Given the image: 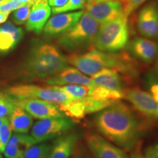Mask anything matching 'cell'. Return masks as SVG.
Listing matches in <instances>:
<instances>
[{
  "label": "cell",
  "mask_w": 158,
  "mask_h": 158,
  "mask_svg": "<svg viewBox=\"0 0 158 158\" xmlns=\"http://www.w3.org/2000/svg\"><path fill=\"white\" fill-rule=\"evenodd\" d=\"M147 158H158V142L148 147L144 152Z\"/></svg>",
  "instance_id": "d6a6232c"
},
{
  "label": "cell",
  "mask_w": 158,
  "mask_h": 158,
  "mask_svg": "<svg viewBox=\"0 0 158 158\" xmlns=\"http://www.w3.org/2000/svg\"><path fill=\"white\" fill-rule=\"evenodd\" d=\"M51 13L48 0H36L31 5L29 18L25 23L27 31L40 34Z\"/></svg>",
  "instance_id": "5bb4252c"
},
{
  "label": "cell",
  "mask_w": 158,
  "mask_h": 158,
  "mask_svg": "<svg viewBox=\"0 0 158 158\" xmlns=\"http://www.w3.org/2000/svg\"><path fill=\"white\" fill-rule=\"evenodd\" d=\"M19 0H2L0 1V11L10 12L15 10L24 5Z\"/></svg>",
  "instance_id": "4dcf8cb0"
},
{
  "label": "cell",
  "mask_w": 158,
  "mask_h": 158,
  "mask_svg": "<svg viewBox=\"0 0 158 158\" xmlns=\"http://www.w3.org/2000/svg\"><path fill=\"white\" fill-rule=\"evenodd\" d=\"M123 8L124 5L122 2L109 1L86 5L85 13L102 24L124 15Z\"/></svg>",
  "instance_id": "4fadbf2b"
},
{
  "label": "cell",
  "mask_w": 158,
  "mask_h": 158,
  "mask_svg": "<svg viewBox=\"0 0 158 158\" xmlns=\"http://www.w3.org/2000/svg\"><path fill=\"white\" fill-rule=\"evenodd\" d=\"M87 4V0H68L64 5L60 7H52L51 12L53 14H57L61 13L76 11L84 8Z\"/></svg>",
  "instance_id": "83f0119b"
},
{
  "label": "cell",
  "mask_w": 158,
  "mask_h": 158,
  "mask_svg": "<svg viewBox=\"0 0 158 158\" xmlns=\"http://www.w3.org/2000/svg\"><path fill=\"white\" fill-rule=\"evenodd\" d=\"M62 111L71 119H82L86 115L82 99H71L59 104Z\"/></svg>",
  "instance_id": "7402d4cb"
},
{
  "label": "cell",
  "mask_w": 158,
  "mask_h": 158,
  "mask_svg": "<svg viewBox=\"0 0 158 158\" xmlns=\"http://www.w3.org/2000/svg\"><path fill=\"white\" fill-rule=\"evenodd\" d=\"M9 118L11 130L16 133L27 134L32 127L33 117L19 106H16Z\"/></svg>",
  "instance_id": "44dd1931"
},
{
  "label": "cell",
  "mask_w": 158,
  "mask_h": 158,
  "mask_svg": "<svg viewBox=\"0 0 158 158\" xmlns=\"http://www.w3.org/2000/svg\"><path fill=\"white\" fill-rule=\"evenodd\" d=\"M6 119V118H0V126H1V124L3 123L4 121Z\"/></svg>",
  "instance_id": "b9f144b4"
},
{
  "label": "cell",
  "mask_w": 158,
  "mask_h": 158,
  "mask_svg": "<svg viewBox=\"0 0 158 158\" xmlns=\"http://www.w3.org/2000/svg\"><path fill=\"white\" fill-rule=\"evenodd\" d=\"M100 24L84 12L79 21L70 29L59 35L58 43L73 54L94 45Z\"/></svg>",
  "instance_id": "277c9868"
},
{
  "label": "cell",
  "mask_w": 158,
  "mask_h": 158,
  "mask_svg": "<svg viewBox=\"0 0 158 158\" xmlns=\"http://www.w3.org/2000/svg\"><path fill=\"white\" fill-rule=\"evenodd\" d=\"M137 27L143 37L158 40V3L150 2L140 10L137 19Z\"/></svg>",
  "instance_id": "30bf717a"
},
{
  "label": "cell",
  "mask_w": 158,
  "mask_h": 158,
  "mask_svg": "<svg viewBox=\"0 0 158 158\" xmlns=\"http://www.w3.org/2000/svg\"><path fill=\"white\" fill-rule=\"evenodd\" d=\"M84 11L67 12L54 14L45 23L43 31L45 36L56 37L64 34L78 22Z\"/></svg>",
  "instance_id": "7c38bea8"
},
{
  "label": "cell",
  "mask_w": 158,
  "mask_h": 158,
  "mask_svg": "<svg viewBox=\"0 0 158 158\" xmlns=\"http://www.w3.org/2000/svg\"><path fill=\"white\" fill-rule=\"evenodd\" d=\"M132 152H132L130 158H147L146 156L144 155V154H142L139 147H137V146H136V147Z\"/></svg>",
  "instance_id": "8d00e7d4"
},
{
  "label": "cell",
  "mask_w": 158,
  "mask_h": 158,
  "mask_svg": "<svg viewBox=\"0 0 158 158\" xmlns=\"http://www.w3.org/2000/svg\"><path fill=\"white\" fill-rule=\"evenodd\" d=\"M23 36V29L11 22L0 27V53H7L15 48Z\"/></svg>",
  "instance_id": "d6986e66"
},
{
  "label": "cell",
  "mask_w": 158,
  "mask_h": 158,
  "mask_svg": "<svg viewBox=\"0 0 158 158\" xmlns=\"http://www.w3.org/2000/svg\"><path fill=\"white\" fill-rule=\"evenodd\" d=\"M66 58L68 64L89 77L106 68L131 76L137 73L130 56L124 53L105 52L94 48L84 54H73Z\"/></svg>",
  "instance_id": "3957f363"
},
{
  "label": "cell",
  "mask_w": 158,
  "mask_h": 158,
  "mask_svg": "<svg viewBox=\"0 0 158 158\" xmlns=\"http://www.w3.org/2000/svg\"><path fill=\"white\" fill-rule=\"evenodd\" d=\"M51 147L47 143L35 144L25 152L23 158H49Z\"/></svg>",
  "instance_id": "484cf974"
},
{
  "label": "cell",
  "mask_w": 158,
  "mask_h": 158,
  "mask_svg": "<svg viewBox=\"0 0 158 158\" xmlns=\"http://www.w3.org/2000/svg\"><path fill=\"white\" fill-rule=\"evenodd\" d=\"M44 82L49 86H59L70 84L83 85L86 86H92L94 85L91 78L82 73L78 69L73 66H68L54 76L45 79Z\"/></svg>",
  "instance_id": "9a60e30c"
},
{
  "label": "cell",
  "mask_w": 158,
  "mask_h": 158,
  "mask_svg": "<svg viewBox=\"0 0 158 158\" xmlns=\"http://www.w3.org/2000/svg\"><path fill=\"white\" fill-rule=\"evenodd\" d=\"M74 126L73 120L67 116L41 118L31 127V136L41 143L68 133Z\"/></svg>",
  "instance_id": "52a82bcc"
},
{
  "label": "cell",
  "mask_w": 158,
  "mask_h": 158,
  "mask_svg": "<svg viewBox=\"0 0 158 158\" xmlns=\"http://www.w3.org/2000/svg\"><path fill=\"white\" fill-rule=\"evenodd\" d=\"M94 123L102 137L124 151H133L138 145L141 124L133 110L121 101L98 112Z\"/></svg>",
  "instance_id": "6da1fadb"
},
{
  "label": "cell",
  "mask_w": 158,
  "mask_h": 158,
  "mask_svg": "<svg viewBox=\"0 0 158 158\" xmlns=\"http://www.w3.org/2000/svg\"><path fill=\"white\" fill-rule=\"evenodd\" d=\"M0 158H3L2 155V154H1V152H0Z\"/></svg>",
  "instance_id": "7bdbcfd3"
},
{
  "label": "cell",
  "mask_w": 158,
  "mask_h": 158,
  "mask_svg": "<svg viewBox=\"0 0 158 158\" xmlns=\"http://www.w3.org/2000/svg\"><path fill=\"white\" fill-rule=\"evenodd\" d=\"M10 12H2L0 11V24L5 23L7 21V18L10 15Z\"/></svg>",
  "instance_id": "74e56055"
},
{
  "label": "cell",
  "mask_w": 158,
  "mask_h": 158,
  "mask_svg": "<svg viewBox=\"0 0 158 158\" xmlns=\"http://www.w3.org/2000/svg\"><path fill=\"white\" fill-rule=\"evenodd\" d=\"M0 1H2V0H0Z\"/></svg>",
  "instance_id": "ee69618b"
},
{
  "label": "cell",
  "mask_w": 158,
  "mask_h": 158,
  "mask_svg": "<svg viewBox=\"0 0 158 158\" xmlns=\"http://www.w3.org/2000/svg\"><path fill=\"white\" fill-rule=\"evenodd\" d=\"M69 66L66 56L51 43L35 40L21 69L23 80H45Z\"/></svg>",
  "instance_id": "7a4b0ae2"
},
{
  "label": "cell",
  "mask_w": 158,
  "mask_h": 158,
  "mask_svg": "<svg viewBox=\"0 0 158 158\" xmlns=\"http://www.w3.org/2000/svg\"><path fill=\"white\" fill-rule=\"evenodd\" d=\"M150 85V94L158 101V84H152Z\"/></svg>",
  "instance_id": "d590c367"
},
{
  "label": "cell",
  "mask_w": 158,
  "mask_h": 158,
  "mask_svg": "<svg viewBox=\"0 0 158 158\" xmlns=\"http://www.w3.org/2000/svg\"><path fill=\"white\" fill-rule=\"evenodd\" d=\"M37 143L31 135L17 133L10 138L3 153L7 158H23L25 152Z\"/></svg>",
  "instance_id": "ac0fdd59"
},
{
  "label": "cell",
  "mask_w": 158,
  "mask_h": 158,
  "mask_svg": "<svg viewBox=\"0 0 158 158\" xmlns=\"http://www.w3.org/2000/svg\"><path fill=\"white\" fill-rule=\"evenodd\" d=\"M15 99L4 92H0V118H9L16 108Z\"/></svg>",
  "instance_id": "d4e9b609"
},
{
  "label": "cell",
  "mask_w": 158,
  "mask_h": 158,
  "mask_svg": "<svg viewBox=\"0 0 158 158\" xmlns=\"http://www.w3.org/2000/svg\"><path fill=\"white\" fill-rule=\"evenodd\" d=\"M51 7H60L66 4L68 0H48Z\"/></svg>",
  "instance_id": "e575fe53"
},
{
  "label": "cell",
  "mask_w": 158,
  "mask_h": 158,
  "mask_svg": "<svg viewBox=\"0 0 158 158\" xmlns=\"http://www.w3.org/2000/svg\"><path fill=\"white\" fill-rule=\"evenodd\" d=\"M86 143L94 158H128L124 149L98 134L86 135Z\"/></svg>",
  "instance_id": "8fae6325"
},
{
  "label": "cell",
  "mask_w": 158,
  "mask_h": 158,
  "mask_svg": "<svg viewBox=\"0 0 158 158\" xmlns=\"http://www.w3.org/2000/svg\"><path fill=\"white\" fill-rule=\"evenodd\" d=\"M82 100L84 102L86 114L98 113V112L104 110L105 108L109 107L110 106L115 103V102L108 101V100H98V99L92 98L89 95L82 98Z\"/></svg>",
  "instance_id": "cb8c5ba5"
},
{
  "label": "cell",
  "mask_w": 158,
  "mask_h": 158,
  "mask_svg": "<svg viewBox=\"0 0 158 158\" xmlns=\"http://www.w3.org/2000/svg\"><path fill=\"white\" fill-rule=\"evenodd\" d=\"M89 95L98 100L116 102L124 98V91L109 89L94 84V85L90 86Z\"/></svg>",
  "instance_id": "603a6c76"
},
{
  "label": "cell",
  "mask_w": 158,
  "mask_h": 158,
  "mask_svg": "<svg viewBox=\"0 0 158 158\" xmlns=\"http://www.w3.org/2000/svg\"><path fill=\"white\" fill-rule=\"evenodd\" d=\"M11 127L9 118H6L0 126V152H3L10 138L11 137Z\"/></svg>",
  "instance_id": "f546056e"
},
{
  "label": "cell",
  "mask_w": 158,
  "mask_h": 158,
  "mask_svg": "<svg viewBox=\"0 0 158 158\" xmlns=\"http://www.w3.org/2000/svg\"><path fill=\"white\" fill-rule=\"evenodd\" d=\"M72 158H85L84 157H83V156L80 155H76L74 156V157H73Z\"/></svg>",
  "instance_id": "ab89813d"
},
{
  "label": "cell",
  "mask_w": 158,
  "mask_h": 158,
  "mask_svg": "<svg viewBox=\"0 0 158 158\" xmlns=\"http://www.w3.org/2000/svg\"><path fill=\"white\" fill-rule=\"evenodd\" d=\"M77 133H65L59 136L54 142L49 158H70L78 141Z\"/></svg>",
  "instance_id": "e0dca14e"
},
{
  "label": "cell",
  "mask_w": 158,
  "mask_h": 158,
  "mask_svg": "<svg viewBox=\"0 0 158 158\" xmlns=\"http://www.w3.org/2000/svg\"><path fill=\"white\" fill-rule=\"evenodd\" d=\"M128 50L140 61L150 64L158 56V43L146 37H135L128 44Z\"/></svg>",
  "instance_id": "2e32d148"
},
{
  "label": "cell",
  "mask_w": 158,
  "mask_h": 158,
  "mask_svg": "<svg viewBox=\"0 0 158 158\" xmlns=\"http://www.w3.org/2000/svg\"><path fill=\"white\" fill-rule=\"evenodd\" d=\"M147 78L149 84H158V58L154 68L149 72Z\"/></svg>",
  "instance_id": "836d02e7"
},
{
  "label": "cell",
  "mask_w": 158,
  "mask_h": 158,
  "mask_svg": "<svg viewBox=\"0 0 158 158\" xmlns=\"http://www.w3.org/2000/svg\"><path fill=\"white\" fill-rule=\"evenodd\" d=\"M62 89L70 98L74 99H82L89 96L90 86H83V85L70 84L61 86Z\"/></svg>",
  "instance_id": "4316f807"
},
{
  "label": "cell",
  "mask_w": 158,
  "mask_h": 158,
  "mask_svg": "<svg viewBox=\"0 0 158 158\" xmlns=\"http://www.w3.org/2000/svg\"><path fill=\"white\" fill-rule=\"evenodd\" d=\"M127 20L122 15L100 24L94 39V48L105 52H117L123 49L129 41Z\"/></svg>",
  "instance_id": "5b68a950"
},
{
  "label": "cell",
  "mask_w": 158,
  "mask_h": 158,
  "mask_svg": "<svg viewBox=\"0 0 158 158\" xmlns=\"http://www.w3.org/2000/svg\"><path fill=\"white\" fill-rule=\"evenodd\" d=\"M5 92L17 100L38 99L57 104L74 99L65 93L59 86H42L33 84H19L10 86L5 89Z\"/></svg>",
  "instance_id": "8992f818"
},
{
  "label": "cell",
  "mask_w": 158,
  "mask_h": 158,
  "mask_svg": "<svg viewBox=\"0 0 158 158\" xmlns=\"http://www.w3.org/2000/svg\"><path fill=\"white\" fill-rule=\"evenodd\" d=\"M109 1H118V0H95L94 3H100V2H109Z\"/></svg>",
  "instance_id": "f35d334b"
},
{
  "label": "cell",
  "mask_w": 158,
  "mask_h": 158,
  "mask_svg": "<svg viewBox=\"0 0 158 158\" xmlns=\"http://www.w3.org/2000/svg\"><path fill=\"white\" fill-rule=\"evenodd\" d=\"M93 84L112 90L124 91V83L119 73L111 69H102L90 77Z\"/></svg>",
  "instance_id": "ffe728a7"
},
{
  "label": "cell",
  "mask_w": 158,
  "mask_h": 158,
  "mask_svg": "<svg viewBox=\"0 0 158 158\" xmlns=\"http://www.w3.org/2000/svg\"><path fill=\"white\" fill-rule=\"evenodd\" d=\"M17 106L22 108L33 118H41L66 116L59 108V104L38 99H15Z\"/></svg>",
  "instance_id": "9c48e42d"
},
{
  "label": "cell",
  "mask_w": 158,
  "mask_h": 158,
  "mask_svg": "<svg viewBox=\"0 0 158 158\" xmlns=\"http://www.w3.org/2000/svg\"><path fill=\"white\" fill-rule=\"evenodd\" d=\"M94 1H95V0H87V4H86V5L94 3Z\"/></svg>",
  "instance_id": "60d3db41"
},
{
  "label": "cell",
  "mask_w": 158,
  "mask_h": 158,
  "mask_svg": "<svg viewBox=\"0 0 158 158\" xmlns=\"http://www.w3.org/2000/svg\"><path fill=\"white\" fill-rule=\"evenodd\" d=\"M147 1V0H127L125 5H124L123 13L124 16L129 17L136 9Z\"/></svg>",
  "instance_id": "1f68e13d"
},
{
  "label": "cell",
  "mask_w": 158,
  "mask_h": 158,
  "mask_svg": "<svg viewBox=\"0 0 158 158\" xmlns=\"http://www.w3.org/2000/svg\"><path fill=\"white\" fill-rule=\"evenodd\" d=\"M31 5H32L31 4H26L14 10L13 14V19L15 24L21 25L26 23L30 13Z\"/></svg>",
  "instance_id": "f1b7e54d"
},
{
  "label": "cell",
  "mask_w": 158,
  "mask_h": 158,
  "mask_svg": "<svg viewBox=\"0 0 158 158\" xmlns=\"http://www.w3.org/2000/svg\"><path fill=\"white\" fill-rule=\"evenodd\" d=\"M124 98L142 115L148 118L158 120V101L149 92L139 88L129 89L124 90Z\"/></svg>",
  "instance_id": "ba28073f"
}]
</instances>
